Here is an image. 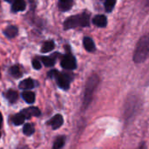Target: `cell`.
<instances>
[{"label": "cell", "mask_w": 149, "mask_h": 149, "mask_svg": "<svg viewBox=\"0 0 149 149\" xmlns=\"http://www.w3.org/2000/svg\"><path fill=\"white\" fill-rule=\"evenodd\" d=\"M149 58V33L142 36L134 49L133 60L136 64L145 62Z\"/></svg>", "instance_id": "obj_1"}, {"label": "cell", "mask_w": 149, "mask_h": 149, "mask_svg": "<svg viewBox=\"0 0 149 149\" xmlns=\"http://www.w3.org/2000/svg\"><path fill=\"white\" fill-rule=\"evenodd\" d=\"M100 77L96 73H93L87 79L86 83L85 92H84V98H83V104L82 108L85 110L86 109L89 105L92 103L93 99V94L95 90L97 89L99 84H100Z\"/></svg>", "instance_id": "obj_2"}, {"label": "cell", "mask_w": 149, "mask_h": 149, "mask_svg": "<svg viewBox=\"0 0 149 149\" xmlns=\"http://www.w3.org/2000/svg\"><path fill=\"white\" fill-rule=\"evenodd\" d=\"M90 25V14L83 12L81 14L71 16L64 22V29H74L77 27H88Z\"/></svg>", "instance_id": "obj_3"}, {"label": "cell", "mask_w": 149, "mask_h": 149, "mask_svg": "<svg viewBox=\"0 0 149 149\" xmlns=\"http://www.w3.org/2000/svg\"><path fill=\"white\" fill-rule=\"evenodd\" d=\"M141 106V100L135 95H130L127 97L124 105V117L127 120L133 118Z\"/></svg>", "instance_id": "obj_4"}, {"label": "cell", "mask_w": 149, "mask_h": 149, "mask_svg": "<svg viewBox=\"0 0 149 149\" xmlns=\"http://www.w3.org/2000/svg\"><path fill=\"white\" fill-rule=\"evenodd\" d=\"M48 77L55 79L58 86L60 88L64 90L69 89L70 84L72 81V77L70 75L64 73V72H59L57 70H52L48 72Z\"/></svg>", "instance_id": "obj_5"}, {"label": "cell", "mask_w": 149, "mask_h": 149, "mask_svg": "<svg viewBox=\"0 0 149 149\" xmlns=\"http://www.w3.org/2000/svg\"><path fill=\"white\" fill-rule=\"evenodd\" d=\"M60 65L65 70H74L77 67L76 58L71 53H67L62 58Z\"/></svg>", "instance_id": "obj_6"}, {"label": "cell", "mask_w": 149, "mask_h": 149, "mask_svg": "<svg viewBox=\"0 0 149 149\" xmlns=\"http://www.w3.org/2000/svg\"><path fill=\"white\" fill-rule=\"evenodd\" d=\"M64 123V119L61 114H56L54 117H52L50 120L47 121V125L51 126L52 129L56 130L59 128Z\"/></svg>", "instance_id": "obj_7"}, {"label": "cell", "mask_w": 149, "mask_h": 149, "mask_svg": "<svg viewBox=\"0 0 149 149\" xmlns=\"http://www.w3.org/2000/svg\"><path fill=\"white\" fill-rule=\"evenodd\" d=\"M21 113L25 117V119H30L31 116L38 117L41 114V112H40V110L38 107H29V108H26V109L22 110L21 111Z\"/></svg>", "instance_id": "obj_8"}, {"label": "cell", "mask_w": 149, "mask_h": 149, "mask_svg": "<svg viewBox=\"0 0 149 149\" xmlns=\"http://www.w3.org/2000/svg\"><path fill=\"white\" fill-rule=\"evenodd\" d=\"M92 22L94 25L100 28H104L107 25V18L105 15H96Z\"/></svg>", "instance_id": "obj_9"}, {"label": "cell", "mask_w": 149, "mask_h": 149, "mask_svg": "<svg viewBox=\"0 0 149 149\" xmlns=\"http://www.w3.org/2000/svg\"><path fill=\"white\" fill-rule=\"evenodd\" d=\"M83 45H84L85 49L87 52H93L95 51V49H96L95 44H94L93 40L91 38H89V37L84 38V39H83Z\"/></svg>", "instance_id": "obj_10"}, {"label": "cell", "mask_w": 149, "mask_h": 149, "mask_svg": "<svg viewBox=\"0 0 149 149\" xmlns=\"http://www.w3.org/2000/svg\"><path fill=\"white\" fill-rule=\"evenodd\" d=\"M26 8V3L24 0H16L14 3H12V10L15 12L17 11H23Z\"/></svg>", "instance_id": "obj_11"}, {"label": "cell", "mask_w": 149, "mask_h": 149, "mask_svg": "<svg viewBox=\"0 0 149 149\" xmlns=\"http://www.w3.org/2000/svg\"><path fill=\"white\" fill-rule=\"evenodd\" d=\"M73 4V0H59L58 8L62 11L69 10Z\"/></svg>", "instance_id": "obj_12"}, {"label": "cell", "mask_w": 149, "mask_h": 149, "mask_svg": "<svg viewBox=\"0 0 149 149\" xmlns=\"http://www.w3.org/2000/svg\"><path fill=\"white\" fill-rule=\"evenodd\" d=\"M17 31H18V30H17V28L16 26H14V25H10V26H8V27L4 30V35H5L7 38H14V37L17 36Z\"/></svg>", "instance_id": "obj_13"}, {"label": "cell", "mask_w": 149, "mask_h": 149, "mask_svg": "<svg viewBox=\"0 0 149 149\" xmlns=\"http://www.w3.org/2000/svg\"><path fill=\"white\" fill-rule=\"evenodd\" d=\"M18 86L20 89H24V90L31 89L34 87V81L31 79H24L23 81H21L19 83Z\"/></svg>", "instance_id": "obj_14"}, {"label": "cell", "mask_w": 149, "mask_h": 149, "mask_svg": "<svg viewBox=\"0 0 149 149\" xmlns=\"http://www.w3.org/2000/svg\"><path fill=\"white\" fill-rule=\"evenodd\" d=\"M23 99L29 104H31L35 101V93L30 91H25L22 93Z\"/></svg>", "instance_id": "obj_15"}, {"label": "cell", "mask_w": 149, "mask_h": 149, "mask_svg": "<svg viewBox=\"0 0 149 149\" xmlns=\"http://www.w3.org/2000/svg\"><path fill=\"white\" fill-rule=\"evenodd\" d=\"M55 47V44L53 41L52 40H49V41H45L43 45H42V48H41V52L45 53V52H49L51 51H52Z\"/></svg>", "instance_id": "obj_16"}, {"label": "cell", "mask_w": 149, "mask_h": 149, "mask_svg": "<svg viewBox=\"0 0 149 149\" xmlns=\"http://www.w3.org/2000/svg\"><path fill=\"white\" fill-rule=\"evenodd\" d=\"M5 97H6V99H7L10 103H14V102L17 101V98H18V94H17V93L16 91H14V90H9V91L6 93Z\"/></svg>", "instance_id": "obj_17"}, {"label": "cell", "mask_w": 149, "mask_h": 149, "mask_svg": "<svg viewBox=\"0 0 149 149\" xmlns=\"http://www.w3.org/2000/svg\"><path fill=\"white\" fill-rule=\"evenodd\" d=\"M24 120H25V117H24L21 113H17V114L12 118V122H13V124H14L15 126H20V125H22V124L24 122Z\"/></svg>", "instance_id": "obj_18"}, {"label": "cell", "mask_w": 149, "mask_h": 149, "mask_svg": "<svg viewBox=\"0 0 149 149\" xmlns=\"http://www.w3.org/2000/svg\"><path fill=\"white\" fill-rule=\"evenodd\" d=\"M65 138L64 136H58L53 144V149H61L65 146Z\"/></svg>", "instance_id": "obj_19"}, {"label": "cell", "mask_w": 149, "mask_h": 149, "mask_svg": "<svg viewBox=\"0 0 149 149\" xmlns=\"http://www.w3.org/2000/svg\"><path fill=\"white\" fill-rule=\"evenodd\" d=\"M41 61L45 66L51 67V66H53L55 65L56 59L54 57H42Z\"/></svg>", "instance_id": "obj_20"}, {"label": "cell", "mask_w": 149, "mask_h": 149, "mask_svg": "<svg viewBox=\"0 0 149 149\" xmlns=\"http://www.w3.org/2000/svg\"><path fill=\"white\" fill-rule=\"evenodd\" d=\"M9 72H10V74L12 77L16 78V79L20 78L22 76V72H21V70H20V68H19L18 65H13V66H11L10 68V71Z\"/></svg>", "instance_id": "obj_21"}, {"label": "cell", "mask_w": 149, "mask_h": 149, "mask_svg": "<svg viewBox=\"0 0 149 149\" xmlns=\"http://www.w3.org/2000/svg\"><path fill=\"white\" fill-rule=\"evenodd\" d=\"M115 4H116V0H106L105 3H104L106 11L107 12H112Z\"/></svg>", "instance_id": "obj_22"}, {"label": "cell", "mask_w": 149, "mask_h": 149, "mask_svg": "<svg viewBox=\"0 0 149 149\" xmlns=\"http://www.w3.org/2000/svg\"><path fill=\"white\" fill-rule=\"evenodd\" d=\"M34 131H35V130H34V127H33L31 124H29V123L25 124L24 127V128H23L24 134L25 135H27V136L31 135V134L34 133Z\"/></svg>", "instance_id": "obj_23"}, {"label": "cell", "mask_w": 149, "mask_h": 149, "mask_svg": "<svg viewBox=\"0 0 149 149\" xmlns=\"http://www.w3.org/2000/svg\"><path fill=\"white\" fill-rule=\"evenodd\" d=\"M32 66L34 69L39 70L41 68V63L38 59H34V60H32Z\"/></svg>", "instance_id": "obj_24"}, {"label": "cell", "mask_w": 149, "mask_h": 149, "mask_svg": "<svg viewBox=\"0 0 149 149\" xmlns=\"http://www.w3.org/2000/svg\"><path fill=\"white\" fill-rule=\"evenodd\" d=\"M3 126V116H2V113H0V128L2 127Z\"/></svg>", "instance_id": "obj_25"}, {"label": "cell", "mask_w": 149, "mask_h": 149, "mask_svg": "<svg viewBox=\"0 0 149 149\" xmlns=\"http://www.w3.org/2000/svg\"><path fill=\"white\" fill-rule=\"evenodd\" d=\"M145 7L147 9H149V0H146V3H145Z\"/></svg>", "instance_id": "obj_26"}, {"label": "cell", "mask_w": 149, "mask_h": 149, "mask_svg": "<svg viewBox=\"0 0 149 149\" xmlns=\"http://www.w3.org/2000/svg\"><path fill=\"white\" fill-rule=\"evenodd\" d=\"M5 1H7V2H9V3H14L16 0H5Z\"/></svg>", "instance_id": "obj_27"}, {"label": "cell", "mask_w": 149, "mask_h": 149, "mask_svg": "<svg viewBox=\"0 0 149 149\" xmlns=\"http://www.w3.org/2000/svg\"><path fill=\"white\" fill-rule=\"evenodd\" d=\"M0 137H1V133H0Z\"/></svg>", "instance_id": "obj_28"}]
</instances>
